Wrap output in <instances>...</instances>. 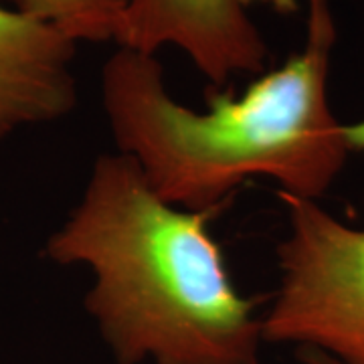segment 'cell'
I'll return each instance as SVG.
<instances>
[{
	"mask_svg": "<svg viewBox=\"0 0 364 364\" xmlns=\"http://www.w3.org/2000/svg\"><path fill=\"white\" fill-rule=\"evenodd\" d=\"M346 140L350 152H364V119L346 126Z\"/></svg>",
	"mask_w": 364,
	"mask_h": 364,
	"instance_id": "obj_8",
	"label": "cell"
},
{
	"mask_svg": "<svg viewBox=\"0 0 364 364\" xmlns=\"http://www.w3.org/2000/svg\"><path fill=\"white\" fill-rule=\"evenodd\" d=\"M75 55L61 31L0 4V142L75 109Z\"/></svg>",
	"mask_w": 364,
	"mask_h": 364,
	"instance_id": "obj_5",
	"label": "cell"
},
{
	"mask_svg": "<svg viewBox=\"0 0 364 364\" xmlns=\"http://www.w3.org/2000/svg\"><path fill=\"white\" fill-rule=\"evenodd\" d=\"M6 6L53 28L75 43L116 41L130 0H4Z\"/></svg>",
	"mask_w": 364,
	"mask_h": 364,
	"instance_id": "obj_6",
	"label": "cell"
},
{
	"mask_svg": "<svg viewBox=\"0 0 364 364\" xmlns=\"http://www.w3.org/2000/svg\"><path fill=\"white\" fill-rule=\"evenodd\" d=\"M215 215L160 198L128 154L95 160L45 253L91 269L85 308L117 364H259L257 299L233 284Z\"/></svg>",
	"mask_w": 364,
	"mask_h": 364,
	"instance_id": "obj_2",
	"label": "cell"
},
{
	"mask_svg": "<svg viewBox=\"0 0 364 364\" xmlns=\"http://www.w3.org/2000/svg\"><path fill=\"white\" fill-rule=\"evenodd\" d=\"M298 356L301 358V363L304 364H338L336 360H332V358H328L324 354H320V352H312V350H299Z\"/></svg>",
	"mask_w": 364,
	"mask_h": 364,
	"instance_id": "obj_9",
	"label": "cell"
},
{
	"mask_svg": "<svg viewBox=\"0 0 364 364\" xmlns=\"http://www.w3.org/2000/svg\"><path fill=\"white\" fill-rule=\"evenodd\" d=\"M247 6L261 4V6H269L275 13L279 14H294L298 11V0H243Z\"/></svg>",
	"mask_w": 364,
	"mask_h": 364,
	"instance_id": "obj_7",
	"label": "cell"
},
{
	"mask_svg": "<svg viewBox=\"0 0 364 364\" xmlns=\"http://www.w3.org/2000/svg\"><path fill=\"white\" fill-rule=\"evenodd\" d=\"M308 39L286 63L263 71L239 95L208 91V109L178 104L156 55L119 47L102 69V104L122 154L160 198L221 213L251 176L282 195L318 200L350 154L346 126L328 102L336 26L330 0H308Z\"/></svg>",
	"mask_w": 364,
	"mask_h": 364,
	"instance_id": "obj_1",
	"label": "cell"
},
{
	"mask_svg": "<svg viewBox=\"0 0 364 364\" xmlns=\"http://www.w3.org/2000/svg\"><path fill=\"white\" fill-rule=\"evenodd\" d=\"M116 43L146 55L176 47L215 90L235 75H261L269 63L243 0H130Z\"/></svg>",
	"mask_w": 364,
	"mask_h": 364,
	"instance_id": "obj_4",
	"label": "cell"
},
{
	"mask_svg": "<svg viewBox=\"0 0 364 364\" xmlns=\"http://www.w3.org/2000/svg\"><path fill=\"white\" fill-rule=\"evenodd\" d=\"M279 196L289 229L277 245L279 286L261 316L263 342L364 364V227L342 223L318 200Z\"/></svg>",
	"mask_w": 364,
	"mask_h": 364,
	"instance_id": "obj_3",
	"label": "cell"
}]
</instances>
